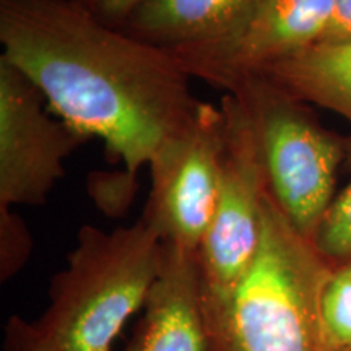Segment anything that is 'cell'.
Segmentation results:
<instances>
[{
  "instance_id": "8fae6325",
  "label": "cell",
  "mask_w": 351,
  "mask_h": 351,
  "mask_svg": "<svg viewBox=\"0 0 351 351\" xmlns=\"http://www.w3.org/2000/svg\"><path fill=\"white\" fill-rule=\"evenodd\" d=\"M304 103L330 109L351 125V43H319L263 70ZM351 160V138L346 140Z\"/></svg>"
},
{
  "instance_id": "277c9868",
  "label": "cell",
  "mask_w": 351,
  "mask_h": 351,
  "mask_svg": "<svg viewBox=\"0 0 351 351\" xmlns=\"http://www.w3.org/2000/svg\"><path fill=\"white\" fill-rule=\"evenodd\" d=\"M226 93L239 96L251 114L271 199L313 241L335 199L346 142L324 129L304 101L263 73L243 78Z\"/></svg>"
},
{
  "instance_id": "e0dca14e",
  "label": "cell",
  "mask_w": 351,
  "mask_h": 351,
  "mask_svg": "<svg viewBox=\"0 0 351 351\" xmlns=\"http://www.w3.org/2000/svg\"><path fill=\"white\" fill-rule=\"evenodd\" d=\"M104 25L122 29L143 0H75Z\"/></svg>"
},
{
  "instance_id": "3957f363",
  "label": "cell",
  "mask_w": 351,
  "mask_h": 351,
  "mask_svg": "<svg viewBox=\"0 0 351 351\" xmlns=\"http://www.w3.org/2000/svg\"><path fill=\"white\" fill-rule=\"evenodd\" d=\"M161 249L142 218L112 231L83 225L67 267L52 278L41 326L64 351H111L127 320L145 307Z\"/></svg>"
},
{
  "instance_id": "ac0fdd59",
  "label": "cell",
  "mask_w": 351,
  "mask_h": 351,
  "mask_svg": "<svg viewBox=\"0 0 351 351\" xmlns=\"http://www.w3.org/2000/svg\"><path fill=\"white\" fill-rule=\"evenodd\" d=\"M320 43H351V0H333L330 25Z\"/></svg>"
},
{
  "instance_id": "6da1fadb",
  "label": "cell",
  "mask_w": 351,
  "mask_h": 351,
  "mask_svg": "<svg viewBox=\"0 0 351 351\" xmlns=\"http://www.w3.org/2000/svg\"><path fill=\"white\" fill-rule=\"evenodd\" d=\"M0 43L49 111L103 140L132 178L200 104L168 51L104 25L75 0H0Z\"/></svg>"
},
{
  "instance_id": "5b68a950",
  "label": "cell",
  "mask_w": 351,
  "mask_h": 351,
  "mask_svg": "<svg viewBox=\"0 0 351 351\" xmlns=\"http://www.w3.org/2000/svg\"><path fill=\"white\" fill-rule=\"evenodd\" d=\"M225 147L215 213L199 256L205 307L223 304L247 274L262 238L263 202L269 194L258 135L239 96L225 93Z\"/></svg>"
},
{
  "instance_id": "ba28073f",
  "label": "cell",
  "mask_w": 351,
  "mask_h": 351,
  "mask_svg": "<svg viewBox=\"0 0 351 351\" xmlns=\"http://www.w3.org/2000/svg\"><path fill=\"white\" fill-rule=\"evenodd\" d=\"M332 13L333 0H263L247 23L225 41L168 52L191 80L226 93L243 78L319 44Z\"/></svg>"
},
{
  "instance_id": "7c38bea8",
  "label": "cell",
  "mask_w": 351,
  "mask_h": 351,
  "mask_svg": "<svg viewBox=\"0 0 351 351\" xmlns=\"http://www.w3.org/2000/svg\"><path fill=\"white\" fill-rule=\"evenodd\" d=\"M322 322L335 351H351V261L333 267L322 293Z\"/></svg>"
},
{
  "instance_id": "9a60e30c",
  "label": "cell",
  "mask_w": 351,
  "mask_h": 351,
  "mask_svg": "<svg viewBox=\"0 0 351 351\" xmlns=\"http://www.w3.org/2000/svg\"><path fill=\"white\" fill-rule=\"evenodd\" d=\"M137 178L125 171L119 173H95L88 181V192L98 207L109 218L125 215L137 192Z\"/></svg>"
},
{
  "instance_id": "7a4b0ae2",
  "label": "cell",
  "mask_w": 351,
  "mask_h": 351,
  "mask_svg": "<svg viewBox=\"0 0 351 351\" xmlns=\"http://www.w3.org/2000/svg\"><path fill=\"white\" fill-rule=\"evenodd\" d=\"M332 270L269 192L252 265L223 304L205 307L215 351H335L320 309Z\"/></svg>"
},
{
  "instance_id": "4fadbf2b",
  "label": "cell",
  "mask_w": 351,
  "mask_h": 351,
  "mask_svg": "<svg viewBox=\"0 0 351 351\" xmlns=\"http://www.w3.org/2000/svg\"><path fill=\"white\" fill-rule=\"evenodd\" d=\"M313 243L333 267L351 261V182L332 200Z\"/></svg>"
},
{
  "instance_id": "9c48e42d",
  "label": "cell",
  "mask_w": 351,
  "mask_h": 351,
  "mask_svg": "<svg viewBox=\"0 0 351 351\" xmlns=\"http://www.w3.org/2000/svg\"><path fill=\"white\" fill-rule=\"evenodd\" d=\"M124 351H215L197 251L163 243L160 271Z\"/></svg>"
},
{
  "instance_id": "8992f818",
  "label": "cell",
  "mask_w": 351,
  "mask_h": 351,
  "mask_svg": "<svg viewBox=\"0 0 351 351\" xmlns=\"http://www.w3.org/2000/svg\"><path fill=\"white\" fill-rule=\"evenodd\" d=\"M223 147L221 108L200 101L192 119L153 153L142 219L163 243L199 251L217 205Z\"/></svg>"
},
{
  "instance_id": "5bb4252c",
  "label": "cell",
  "mask_w": 351,
  "mask_h": 351,
  "mask_svg": "<svg viewBox=\"0 0 351 351\" xmlns=\"http://www.w3.org/2000/svg\"><path fill=\"white\" fill-rule=\"evenodd\" d=\"M33 251L28 226L10 207H0V278L7 282L23 269Z\"/></svg>"
},
{
  "instance_id": "30bf717a",
  "label": "cell",
  "mask_w": 351,
  "mask_h": 351,
  "mask_svg": "<svg viewBox=\"0 0 351 351\" xmlns=\"http://www.w3.org/2000/svg\"><path fill=\"white\" fill-rule=\"evenodd\" d=\"M263 0H143L122 28L165 51L208 46L238 33Z\"/></svg>"
},
{
  "instance_id": "52a82bcc",
  "label": "cell",
  "mask_w": 351,
  "mask_h": 351,
  "mask_svg": "<svg viewBox=\"0 0 351 351\" xmlns=\"http://www.w3.org/2000/svg\"><path fill=\"white\" fill-rule=\"evenodd\" d=\"M85 135L56 117L41 90L0 56V207H41Z\"/></svg>"
},
{
  "instance_id": "2e32d148",
  "label": "cell",
  "mask_w": 351,
  "mask_h": 351,
  "mask_svg": "<svg viewBox=\"0 0 351 351\" xmlns=\"http://www.w3.org/2000/svg\"><path fill=\"white\" fill-rule=\"evenodd\" d=\"M3 351H64L57 340L41 326L12 315L5 326Z\"/></svg>"
}]
</instances>
